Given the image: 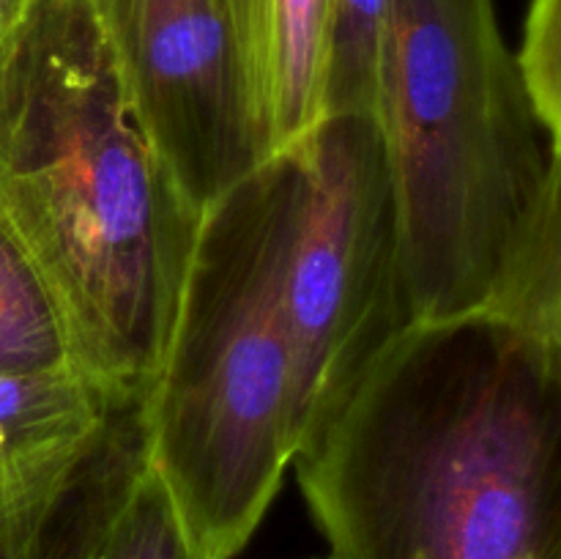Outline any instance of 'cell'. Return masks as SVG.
<instances>
[{"mask_svg": "<svg viewBox=\"0 0 561 559\" xmlns=\"http://www.w3.org/2000/svg\"><path fill=\"white\" fill-rule=\"evenodd\" d=\"M53 367H77L64 323L36 269L0 223V373Z\"/></svg>", "mask_w": 561, "mask_h": 559, "instance_id": "11", "label": "cell"}, {"mask_svg": "<svg viewBox=\"0 0 561 559\" xmlns=\"http://www.w3.org/2000/svg\"><path fill=\"white\" fill-rule=\"evenodd\" d=\"M285 250L294 453L365 362L405 327L392 168L376 115H327L288 148Z\"/></svg>", "mask_w": 561, "mask_h": 559, "instance_id": "5", "label": "cell"}, {"mask_svg": "<svg viewBox=\"0 0 561 559\" xmlns=\"http://www.w3.org/2000/svg\"><path fill=\"white\" fill-rule=\"evenodd\" d=\"M515 66L535 118L561 153V0H529Z\"/></svg>", "mask_w": 561, "mask_h": 559, "instance_id": "13", "label": "cell"}, {"mask_svg": "<svg viewBox=\"0 0 561 559\" xmlns=\"http://www.w3.org/2000/svg\"><path fill=\"white\" fill-rule=\"evenodd\" d=\"M96 559H201L173 499L148 464L121 502Z\"/></svg>", "mask_w": 561, "mask_h": 559, "instance_id": "12", "label": "cell"}, {"mask_svg": "<svg viewBox=\"0 0 561 559\" xmlns=\"http://www.w3.org/2000/svg\"><path fill=\"white\" fill-rule=\"evenodd\" d=\"M126 395L80 367L0 373V502L69 475Z\"/></svg>", "mask_w": 561, "mask_h": 559, "instance_id": "9", "label": "cell"}, {"mask_svg": "<svg viewBox=\"0 0 561 559\" xmlns=\"http://www.w3.org/2000/svg\"><path fill=\"white\" fill-rule=\"evenodd\" d=\"M394 0H332L321 118L376 115Z\"/></svg>", "mask_w": 561, "mask_h": 559, "instance_id": "10", "label": "cell"}, {"mask_svg": "<svg viewBox=\"0 0 561 559\" xmlns=\"http://www.w3.org/2000/svg\"><path fill=\"white\" fill-rule=\"evenodd\" d=\"M266 157L321 121L332 0H222Z\"/></svg>", "mask_w": 561, "mask_h": 559, "instance_id": "8", "label": "cell"}, {"mask_svg": "<svg viewBox=\"0 0 561 559\" xmlns=\"http://www.w3.org/2000/svg\"><path fill=\"white\" fill-rule=\"evenodd\" d=\"M376 118L405 323L488 310L561 340V153L496 0H394Z\"/></svg>", "mask_w": 561, "mask_h": 559, "instance_id": "3", "label": "cell"}, {"mask_svg": "<svg viewBox=\"0 0 561 559\" xmlns=\"http://www.w3.org/2000/svg\"><path fill=\"white\" fill-rule=\"evenodd\" d=\"M201 217L131 118L91 0H38L0 60V223L80 370L151 392Z\"/></svg>", "mask_w": 561, "mask_h": 559, "instance_id": "2", "label": "cell"}, {"mask_svg": "<svg viewBox=\"0 0 561 559\" xmlns=\"http://www.w3.org/2000/svg\"><path fill=\"white\" fill-rule=\"evenodd\" d=\"M38 0H0V60L9 53L11 42L16 38L20 27L36 9Z\"/></svg>", "mask_w": 561, "mask_h": 559, "instance_id": "14", "label": "cell"}, {"mask_svg": "<svg viewBox=\"0 0 561 559\" xmlns=\"http://www.w3.org/2000/svg\"><path fill=\"white\" fill-rule=\"evenodd\" d=\"M146 400L148 392L118 400L88 453L55 486L0 502V559H96L148 464Z\"/></svg>", "mask_w": 561, "mask_h": 559, "instance_id": "7", "label": "cell"}, {"mask_svg": "<svg viewBox=\"0 0 561 559\" xmlns=\"http://www.w3.org/2000/svg\"><path fill=\"white\" fill-rule=\"evenodd\" d=\"M290 464L327 559H561V340L405 323Z\"/></svg>", "mask_w": 561, "mask_h": 559, "instance_id": "1", "label": "cell"}, {"mask_svg": "<svg viewBox=\"0 0 561 559\" xmlns=\"http://www.w3.org/2000/svg\"><path fill=\"white\" fill-rule=\"evenodd\" d=\"M296 164L279 151L203 208L146 400L148 469L201 559H233L294 458L285 250Z\"/></svg>", "mask_w": 561, "mask_h": 559, "instance_id": "4", "label": "cell"}, {"mask_svg": "<svg viewBox=\"0 0 561 559\" xmlns=\"http://www.w3.org/2000/svg\"><path fill=\"white\" fill-rule=\"evenodd\" d=\"M131 118L203 212L266 162L222 0H91Z\"/></svg>", "mask_w": 561, "mask_h": 559, "instance_id": "6", "label": "cell"}]
</instances>
